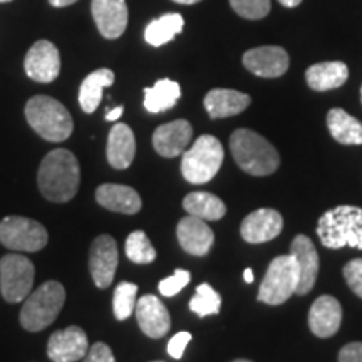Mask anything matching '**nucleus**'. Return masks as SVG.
Returning a JSON list of instances; mask_svg holds the SVG:
<instances>
[{
	"label": "nucleus",
	"mask_w": 362,
	"mask_h": 362,
	"mask_svg": "<svg viewBox=\"0 0 362 362\" xmlns=\"http://www.w3.org/2000/svg\"><path fill=\"white\" fill-rule=\"evenodd\" d=\"M47 230L25 216H6L0 221V242L13 252H39L47 245Z\"/></svg>",
	"instance_id": "nucleus-9"
},
{
	"label": "nucleus",
	"mask_w": 362,
	"mask_h": 362,
	"mask_svg": "<svg viewBox=\"0 0 362 362\" xmlns=\"http://www.w3.org/2000/svg\"><path fill=\"white\" fill-rule=\"evenodd\" d=\"M136 155V139L133 129L128 124L117 123L111 128L107 138L106 156L115 170H126L133 163Z\"/></svg>",
	"instance_id": "nucleus-23"
},
{
	"label": "nucleus",
	"mask_w": 362,
	"mask_h": 362,
	"mask_svg": "<svg viewBox=\"0 0 362 362\" xmlns=\"http://www.w3.org/2000/svg\"><path fill=\"white\" fill-rule=\"evenodd\" d=\"M25 117L30 128L45 141H66L74 129L71 112L51 96L30 98L25 104Z\"/></svg>",
	"instance_id": "nucleus-4"
},
{
	"label": "nucleus",
	"mask_w": 362,
	"mask_h": 362,
	"mask_svg": "<svg viewBox=\"0 0 362 362\" xmlns=\"http://www.w3.org/2000/svg\"><path fill=\"white\" fill-rule=\"evenodd\" d=\"M339 362H362V342H351L339 352Z\"/></svg>",
	"instance_id": "nucleus-38"
},
{
	"label": "nucleus",
	"mask_w": 362,
	"mask_h": 362,
	"mask_svg": "<svg viewBox=\"0 0 362 362\" xmlns=\"http://www.w3.org/2000/svg\"><path fill=\"white\" fill-rule=\"evenodd\" d=\"M51 2V6L54 7H67V6H72L74 2H78V0H49Z\"/></svg>",
	"instance_id": "nucleus-40"
},
{
	"label": "nucleus",
	"mask_w": 362,
	"mask_h": 362,
	"mask_svg": "<svg viewBox=\"0 0 362 362\" xmlns=\"http://www.w3.org/2000/svg\"><path fill=\"white\" fill-rule=\"evenodd\" d=\"M280 6L287 7V8H296L302 4V0H279Z\"/></svg>",
	"instance_id": "nucleus-41"
},
{
	"label": "nucleus",
	"mask_w": 362,
	"mask_h": 362,
	"mask_svg": "<svg viewBox=\"0 0 362 362\" xmlns=\"http://www.w3.org/2000/svg\"><path fill=\"white\" fill-rule=\"evenodd\" d=\"M185 27V21L180 13H165L160 19L151 21L144 30V39L153 47H161L173 40Z\"/></svg>",
	"instance_id": "nucleus-29"
},
{
	"label": "nucleus",
	"mask_w": 362,
	"mask_h": 362,
	"mask_svg": "<svg viewBox=\"0 0 362 362\" xmlns=\"http://www.w3.org/2000/svg\"><path fill=\"white\" fill-rule=\"evenodd\" d=\"M124 250L126 257H128L133 264L138 265L151 264V262H155L156 259L155 247L149 242L148 235L141 232V230H136V232L129 235L128 240H126Z\"/></svg>",
	"instance_id": "nucleus-30"
},
{
	"label": "nucleus",
	"mask_w": 362,
	"mask_h": 362,
	"mask_svg": "<svg viewBox=\"0 0 362 362\" xmlns=\"http://www.w3.org/2000/svg\"><path fill=\"white\" fill-rule=\"evenodd\" d=\"M189 341H192V334H189V332H178L176 336L170 339L168 354L173 357V359H181Z\"/></svg>",
	"instance_id": "nucleus-37"
},
{
	"label": "nucleus",
	"mask_w": 362,
	"mask_h": 362,
	"mask_svg": "<svg viewBox=\"0 0 362 362\" xmlns=\"http://www.w3.org/2000/svg\"><path fill=\"white\" fill-rule=\"evenodd\" d=\"M176 4H185V6H192V4L200 2V0H173Z\"/></svg>",
	"instance_id": "nucleus-43"
},
{
	"label": "nucleus",
	"mask_w": 362,
	"mask_h": 362,
	"mask_svg": "<svg viewBox=\"0 0 362 362\" xmlns=\"http://www.w3.org/2000/svg\"><path fill=\"white\" fill-rule=\"evenodd\" d=\"M155 362H163V361H155Z\"/></svg>",
	"instance_id": "nucleus-47"
},
{
	"label": "nucleus",
	"mask_w": 362,
	"mask_h": 362,
	"mask_svg": "<svg viewBox=\"0 0 362 362\" xmlns=\"http://www.w3.org/2000/svg\"><path fill=\"white\" fill-rule=\"evenodd\" d=\"M139 329L151 339H161L168 334L171 317L165 304L156 296H144L136 302L134 309Z\"/></svg>",
	"instance_id": "nucleus-17"
},
{
	"label": "nucleus",
	"mask_w": 362,
	"mask_h": 362,
	"mask_svg": "<svg viewBox=\"0 0 362 362\" xmlns=\"http://www.w3.org/2000/svg\"><path fill=\"white\" fill-rule=\"evenodd\" d=\"M37 185L45 200L54 203L72 200L81 185V168L74 153L62 148L47 153L39 166Z\"/></svg>",
	"instance_id": "nucleus-1"
},
{
	"label": "nucleus",
	"mask_w": 362,
	"mask_h": 362,
	"mask_svg": "<svg viewBox=\"0 0 362 362\" xmlns=\"http://www.w3.org/2000/svg\"><path fill=\"white\" fill-rule=\"evenodd\" d=\"M233 362H252V361H247V359H237V361H233Z\"/></svg>",
	"instance_id": "nucleus-44"
},
{
	"label": "nucleus",
	"mask_w": 362,
	"mask_h": 362,
	"mask_svg": "<svg viewBox=\"0 0 362 362\" xmlns=\"http://www.w3.org/2000/svg\"><path fill=\"white\" fill-rule=\"evenodd\" d=\"M243 66L259 78L274 79L284 76L291 66L287 51L279 45H262L243 54Z\"/></svg>",
	"instance_id": "nucleus-12"
},
{
	"label": "nucleus",
	"mask_w": 362,
	"mask_h": 362,
	"mask_svg": "<svg viewBox=\"0 0 362 362\" xmlns=\"http://www.w3.org/2000/svg\"><path fill=\"white\" fill-rule=\"evenodd\" d=\"M35 267L19 253H7L0 259V292L8 304H19L33 292Z\"/></svg>",
	"instance_id": "nucleus-8"
},
{
	"label": "nucleus",
	"mask_w": 362,
	"mask_h": 362,
	"mask_svg": "<svg viewBox=\"0 0 362 362\" xmlns=\"http://www.w3.org/2000/svg\"><path fill=\"white\" fill-rule=\"evenodd\" d=\"M90 12L103 37L117 39L124 34L129 21L126 0H93Z\"/></svg>",
	"instance_id": "nucleus-14"
},
{
	"label": "nucleus",
	"mask_w": 362,
	"mask_h": 362,
	"mask_svg": "<svg viewBox=\"0 0 362 362\" xmlns=\"http://www.w3.org/2000/svg\"><path fill=\"white\" fill-rule=\"evenodd\" d=\"M192 280V275H189L188 270L178 269L173 275L168 279L161 280L158 288H160V293L165 297H175L176 293H180Z\"/></svg>",
	"instance_id": "nucleus-34"
},
{
	"label": "nucleus",
	"mask_w": 362,
	"mask_h": 362,
	"mask_svg": "<svg viewBox=\"0 0 362 362\" xmlns=\"http://www.w3.org/2000/svg\"><path fill=\"white\" fill-rule=\"evenodd\" d=\"M25 74L37 83H52L61 72V54L51 40L40 39L35 42L24 59Z\"/></svg>",
	"instance_id": "nucleus-10"
},
{
	"label": "nucleus",
	"mask_w": 362,
	"mask_h": 362,
	"mask_svg": "<svg viewBox=\"0 0 362 362\" xmlns=\"http://www.w3.org/2000/svg\"><path fill=\"white\" fill-rule=\"evenodd\" d=\"M136 293L138 285L131 282H121L116 287L115 297H112V310L117 320H126L133 315L136 309Z\"/></svg>",
	"instance_id": "nucleus-32"
},
{
	"label": "nucleus",
	"mask_w": 362,
	"mask_h": 362,
	"mask_svg": "<svg viewBox=\"0 0 362 362\" xmlns=\"http://www.w3.org/2000/svg\"><path fill=\"white\" fill-rule=\"evenodd\" d=\"M291 255L298 265V296H305L314 288L319 275V253L312 240L305 235H297L291 245Z\"/></svg>",
	"instance_id": "nucleus-19"
},
{
	"label": "nucleus",
	"mask_w": 362,
	"mask_h": 362,
	"mask_svg": "<svg viewBox=\"0 0 362 362\" xmlns=\"http://www.w3.org/2000/svg\"><path fill=\"white\" fill-rule=\"evenodd\" d=\"M64 302L66 291L62 284L56 280L44 282L27 296L21 310V325L29 332L44 330L57 319Z\"/></svg>",
	"instance_id": "nucleus-5"
},
{
	"label": "nucleus",
	"mask_w": 362,
	"mask_h": 362,
	"mask_svg": "<svg viewBox=\"0 0 362 362\" xmlns=\"http://www.w3.org/2000/svg\"><path fill=\"white\" fill-rule=\"evenodd\" d=\"M344 279L357 297L362 298V259H354L344 267Z\"/></svg>",
	"instance_id": "nucleus-35"
},
{
	"label": "nucleus",
	"mask_w": 362,
	"mask_h": 362,
	"mask_svg": "<svg viewBox=\"0 0 362 362\" xmlns=\"http://www.w3.org/2000/svg\"><path fill=\"white\" fill-rule=\"evenodd\" d=\"M96 202L110 211L123 215H136L141 210V197L134 188L126 185L106 183L96 189Z\"/></svg>",
	"instance_id": "nucleus-21"
},
{
	"label": "nucleus",
	"mask_w": 362,
	"mask_h": 362,
	"mask_svg": "<svg viewBox=\"0 0 362 362\" xmlns=\"http://www.w3.org/2000/svg\"><path fill=\"white\" fill-rule=\"evenodd\" d=\"M183 208L188 215L202 220H221L226 214L225 203L215 194L206 192H194L185 197Z\"/></svg>",
	"instance_id": "nucleus-27"
},
{
	"label": "nucleus",
	"mask_w": 362,
	"mask_h": 362,
	"mask_svg": "<svg viewBox=\"0 0 362 362\" xmlns=\"http://www.w3.org/2000/svg\"><path fill=\"white\" fill-rule=\"evenodd\" d=\"M243 280H245L247 284H252L253 282V272H252V269H245V272H243Z\"/></svg>",
	"instance_id": "nucleus-42"
},
{
	"label": "nucleus",
	"mask_w": 362,
	"mask_h": 362,
	"mask_svg": "<svg viewBox=\"0 0 362 362\" xmlns=\"http://www.w3.org/2000/svg\"><path fill=\"white\" fill-rule=\"evenodd\" d=\"M221 307V296L215 288H211L208 284H202L197 287L192 300H189V309L197 315L206 317L218 314Z\"/></svg>",
	"instance_id": "nucleus-31"
},
{
	"label": "nucleus",
	"mask_w": 362,
	"mask_h": 362,
	"mask_svg": "<svg viewBox=\"0 0 362 362\" xmlns=\"http://www.w3.org/2000/svg\"><path fill=\"white\" fill-rule=\"evenodd\" d=\"M89 351L86 332L78 325L56 330L47 342V356L52 362H76L84 359Z\"/></svg>",
	"instance_id": "nucleus-13"
},
{
	"label": "nucleus",
	"mask_w": 362,
	"mask_h": 362,
	"mask_svg": "<svg viewBox=\"0 0 362 362\" xmlns=\"http://www.w3.org/2000/svg\"><path fill=\"white\" fill-rule=\"evenodd\" d=\"M115 83V72L111 69H98L94 72H90L83 81L79 89V104L83 107L84 112H94L98 110V106L101 104L103 99V89L110 88Z\"/></svg>",
	"instance_id": "nucleus-26"
},
{
	"label": "nucleus",
	"mask_w": 362,
	"mask_h": 362,
	"mask_svg": "<svg viewBox=\"0 0 362 362\" xmlns=\"http://www.w3.org/2000/svg\"><path fill=\"white\" fill-rule=\"evenodd\" d=\"M0 2H11V0H0Z\"/></svg>",
	"instance_id": "nucleus-45"
},
{
	"label": "nucleus",
	"mask_w": 362,
	"mask_h": 362,
	"mask_svg": "<svg viewBox=\"0 0 362 362\" xmlns=\"http://www.w3.org/2000/svg\"><path fill=\"white\" fill-rule=\"evenodd\" d=\"M252 98L233 89H211L203 99L205 110L211 119L237 116L250 106Z\"/></svg>",
	"instance_id": "nucleus-22"
},
{
	"label": "nucleus",
	"mask_w": 362,
	"mask_h": 362,
	"mask_svg": "<svg viewBox=\"0 0 362 362\" xmlns=\"http://www.w3.org/2000/svg\"><path fill=\"white\" fill-rule=\"evenodd\" d=\"M361 101H362V88H361Z\"/></svg>",
	"instance_id": "nucleus-46"
},
{
	"label": "nucleus",
	"mask_w": 362,
	"mask_h": 362,
	"mask_svg": "<svg viewBox=\"0 0 362 362\" xmlns=\"http://www.w3.org/2000/svg\"><path fill=\"white\" fill-rule=\"evenodd\" d=\"M342 322V307L332 296L315 298L309 310V327L312 334L320 339L336 336Z\"/></svg>",
	"instance_id": "nucleus-20"
},
{
	"label": "nucleus",
	"mask_w": 362,
	"mask_h": 362,
	"mask_svg": "<svg viewBox=\"0 0 362 362\" xmlns=\"http://www.w3.org/2000/svg\"><path fill=\"white\" fill-rule=\"evenodd\" d=\"M298 287V265L292 255L275 257L270 262L259 288L260 302L269 305H280L287 302Z\"/></svg>",
	"instance_id": "nucleus-7"
},
{
	"label": "nucleus",
	"mask_w": 362,
	"mask_h": 362,
	"mask_svg": "<svg viewBox=\"0 0 362 362\" xmlns=\"http://www.w3.org/2000/svg\"><path fill=\"white\" fill-rule=\"evenodd\" d=\"M230 6L240 17L248 21H259L269 16L270 0H230Z\"/></svg>",
	"instance_id": "nucleus-33"
},
{
	"label": "nucleus",
	"mask_w": 362,
	"mask_h": 362,
	"mask_svg": "<svg viewBox=\"0 0 362 362\" xmlns=\"http://www.w3.org/2000/svg\"><path fill=\"white\" fill-rule=\"evenodd\" d=\"M317 235L324 247H351L362 250V208L341 205L325 211L319 218Z\"/></svg>",
	"instance_id": "nucleus-3"
},
{
	"label": "nucleus",
	"mask_w": 362,
	"mask_h": 362,
	"mask_svg": "<svg viewBox=\"0 0 362 362\" xmlns=\"http://www.w3.org/2000/svg\"><path fill=\"white\" fill-rule=\"evenodd\" d=\"M117 243L110 235H99L90 245L89 270L98 288H107L115 280L117 269Z\"/></svg>",
	"instance_id": "nucleus-11"
},
{
	"label": "nucleus",
	"mask_w": 362,
	"mask_h": 362,
	"mask_svg": "<svg viewBox=\"0 0 362 362\" xmlns=\"http://www.w3.org/2000/svg\"><path fill=\"white\" fill-rule=\"evenodd\" d=\"M123 112H124V107H123V106H117V107H115V110H111L110 112H107L106 119H107V121H116V119H119V117L123 116Z\"/></svg>",
	"instance_id": "nucleus-39"
},
{
	"label": "nucleus",
	"mask_w": 362,
	"mask_h": 362,
	"mask_svg": "<svg viewBox=\"0 0 362 362\" xmlns=\"http://www.w3.org/2000/svg\"><path fill=\"white\" fill-rule=\"evenodd\" d=\"M233 160L245 173L269 176L279 170L280 156L264 136L252 129H237L230 138Z\"/></svg>",
	"instance_id": "nucleus-2"
},
{
	"label": "nucleus",
	"mask_w": 362,
	"mask_h": 362,
	"mask_svg": "<svg viewBox=\"0 0 362 362\" xmlns=\"http://www.w3.org/2000/svg\"><path fill=\"white\" fill-rule=\"evenodd\" d=\"M193 138V128L187 119L161 124L153 133V148L163 158H176L187 151Z\"/></svg>",
	"instance_id": "nucleus-16"
},
{
	"label": "nucleus",
	"mask_w": 362,
	"mask_h": 362,
	"mask_svg": "<svg viewBox=\"0 0 362 362\" xmlns=\"http://www.w3.org/2000/svg\"><path fill=\"white\" fill-rule=\"evenodd\" d=\"M327 128L337 143L347 146L362 144V123L341 107H334L327 112Z\"/></svg>",
	"instance_id": "nucleus-25"
},
{
	"label": "nucleus",
	"mask_w": 362,
	"mask_h": 362,
	"mask_svg": "<svg viewBox=\"0 0 362 362\" xmlns=\"http://www.w3.org/2000/svg\"><path fill=\"white\" fill-rule=\"evenodd\" d=\"M223 158L225 151L218 139L211 134H203L183 153L181 175L192 185L208 183L220 171Z\"/></svg>",
	"instance_id": "nucleus-6"
},
{
	"label": "nucleus",
	"mask_w": 362,
	"mask_h": 362,
	"mask_svg": "<svg viewBox=\"0 0 362 362\" xmlns=\"http://www.w3.org/2000/svg\"><path fill=\"white\" fill-rule=\"evenodd\" d=\"M284 228V218L277 210L260 208L245 216L240 233L247 243H265L279 237Z\"/></svg>",
	"instance_id": "nucleus-15"
},
{
	"label": "nucleus",
	"mask_w": 362,
	"mask_h": 362,
	"mask_svg": "<svg viewBox=\"0 0 362 362\" xmlns=\"http://www.w3.org/2000/svg\"><path fill=\"white\" fill-rule=\"evenodd\" d=\"M83 362H116L111 347L104 342L93 344Z\"/></svg>",
	"instance_id": "nucleus-36"
},
{
	"label": "nucleus",
	"mask_w": 362,
	"mask_h": 362,
	"mask_svg": "<svg viewBox=\"0 0 362 362\" xmlns=\"http://www.w3.org/2000/svg\"><path fill=\"white\" fill-rule=\"evenodd\" d=\"M180 96L181 89L178 83L171 79H160L153 88L144 89V107L153 115L168 111L176 106Z\"/></svg>",
	"instance_id": "nucleus-28"
},
{
	"label": "nucleus",
	"mask_w": 362,
	"mask_h": 362,
	"mask_svg": "<svg viewBox=\"0 0 362 362\" xmlns=\"http://www.w3.org/2000/svg\"><path fill=\"white\" fill-rule=\"evenodd\" d=\"M347 79H349V67L341 61L319 62L305 71V81L309 88L319 93L341 88Z\"/></svg>",
	"instance_id": "nucleus-24"
},
{
	"label": "nucleus",
	"mask_w": 362,
	"mask_h": 362,
	"mask_svg": "<svg viewBox=\"0 0 362 362\" xmlns=\"http://www.w3.org/2000/svg\"><path fill=\"white\" fill-rule=\"evenodd\" d=\"M176 237H178L181 248L194 257L208 255L215 242L214 230L205 223V220L192 215L180 220L176 226Z\"/></svg>",
	"instance_id": "nucleus-18"
}]
</instances>
